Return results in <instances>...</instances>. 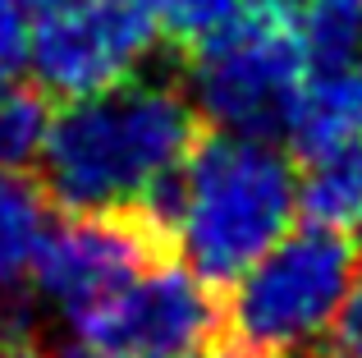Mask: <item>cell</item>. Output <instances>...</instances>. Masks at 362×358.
Listing matches in <instances>:
<instances>
[{
    "instance_id": "cell-1",
    "label": "cell",
    "mask_w": 362,
    "mask_h": 358,
    "mask_svg": "<svg viewBox=\"0 0 362 358\" xmlns=\"http://www.w3.org/2000/svg\"><path fill=\"white\" fill-rule=\"evenodd\" d=\"M133 212L188 271L225 289L293 225L298 171L271 138L211 129Z\"/></svg>"
},
{
    "instance_id": "cell-2",
    "label": "cell",
    "mask_w": 362,
    "mask_h": 358,
    "mask_svg": "<svg viewBox=\"0 0 362 358\" xmlns=\"http://www.w3.org/2000/svg\"><path fill=\"white\" fill-rule=\"evenodd\" d=\"M197 106L165 79H124L55 110L37 184L69 216L133 212L202 138Z\"/></svg>"
},
{
    "instance_id": "cell-3",
    "label": "cell",
    "mask_w": 362,
    "mask_h": 358,
    "mask_svg": "<svg viewBox=\"0 0 362 358\" xmlns=\"http://www.w3.org/2000/svg\"><path fill=\"white\" fill-rule=\"evenodd\" d=\"M358 243L330 225L284 230L225 299V331L234 345L266 358H293L330 331L344 294L358 280Z\"/></svg>"
},
{
    "instance_id": "cell-4",
    "label": "cell",
    "mask_w": 362,
    "mask_h": 358,
    "mask_svg": "<svg viewBox=\"0 0 362 358\" xmlns=\"http://www.w3.org/2000/svg\"><path fill=\"white\" fill-rule=\"evenodd\" d=\"M303 42L280 14H234L221 33L188 51V101L211 129L247 138H289L293 110L308 88Z\"/></svg>"
},
{
    "instance_id": "cell-5",
    "label": "cell",
    "mask_w": 362,
    "mask_h": 358,
    "mask_svg": "<svg viewBox=\"0 0 362 358\" xmlns=\"http://www.w3.org/2000/svg\"><path fill=\"white\" fill-rule=\"evenodd\" d=\"M160 42L151 0H60L33 14L28 69L51 97L74 101L138 79Z\"/></svg>"
},
{
    "instance_id": "cell-6",
    "label": "cell",
    "mask_w": 362,
    "mask_h": 358,
    "mask_svg": "<svg viewBox=\"0 0 362 358\" xmlns=\"http://www.w3.org/2000/svg\"><path fill=\"white\" fill-rule=\"evenodd\" d=\"M165 253L170 243L138 212H64V221H51L46 230L33 267V289L64 317L69 331H78Z\"/></svg>"
},
{
    "instance_id": "cell-7",
    "label": "cell",
    "mask_w": 362,
    "mask_h": 358,
    "mask_svg": "<svg viewBox=\"0 0 362 358\" xmlns=\"http://www.w3.org/2000/svg\"><path fill=\"white\" fill-rule=\"evenodd\" d=\"M221 326L225 313L211 285L175 253H165L74 335L101 345L115 358H193L221 335Z\"/></svg>"
},
{
    "instance_id": "cell-8",
    "label": "cell",
    "mask_w": 362,
    "mask_h": 358,
    "mask_svg": "<svg viewBox=\"0 0 362 358\" xmlns=\"http://www.w3.org/2000/svg\"><path fill=\"white\" fill-rule=\"evenodd\" d=\"M51 230V197L28 171H0V331H23V294Z\"/></svg>"
},
{
    "instance_id": "cell-9",
    "label": "cell",
    "mask_w": 362,
    "mask_h": 358,
    "mask_svg": "<svg viewBox=\"0 0 362 358\" xmlns=\"http://www.w3.org/2000/svg\"><path fill=\"white\" fill-rule=\"evenodd\" d=\"M289 143L298 156L362 143V55L308 74V88L289 125Z\"/></svg>"
},
{
    "instance_id": "cell-10",
    "label": "cell",
    "mask_w": 362,
    "mask_h": 358,
    "mask_svg": "<svg viewBox=\"0 0 362 358\" xmlns=\"http://www.w3.org/2000/svg\"><path fill=\"white\" fill-rule=\"evenodd\" d=\"M298 212L330 230H362V143L303 156Z\"/></svg>"
},
{
    "instance_id": "cell-11",
    "label": "cell",
    "mask_w": 362,
    "mask_h": 358,
    "mask_svg": "<svg viewBox=\"0 0 362 358\" xmlns=\"http://www.w3.org/2000/svg\"><path fill=\"white\" fill-rule=\"evenodd\" d=\"M51 92L42 83H5L0 88V171H33L51 134Z\"/></svg>"
},
{
    "instance_id": "cell-12",
    "label": "cell",
    "mask_w": 362,
    "mask_h": 358,
    "mask_svg": "<svg viewBox=\"0 0 362 358\" xmlns=\"http://www.w3.org/2000/svg\"><path fill=\"white\" fill-rule=\"evenodd\" d=\"M298 42L312 69L349 64L362 55V0H303Z\"/></svg>"
},
{
    "instance_id": "cell-13",
    "label": "cell",
    "mask_w": 362,
    "mask_h": 358,
    "mask_svg": "<svg viewBox=\"0 0 362 358\" xmlns=\"http://www.w3.org/2000/svg\"><path fill=\"white\" fill-rule=\"evenodd\" d=\"M151 9H156L160 37L184 46V51H193L197 42L221 33L239 14V0H151Z\"/></svg>"
},
{
    "instance_id": "cell-14",
    "label": "cell",
    "mask_w": 362,
    "mask_h": 358,
    "mask_svg": "<svg viewBox=\"0 0 362 358\" xmlns=\"http://www.w3.org/2000/svg\"><path fill=\"white\" fill-rule=\"evenodd\" d=\"M28 42H33L28 0H0V88L28 69Z\"/></svg>"
},
{
    "instance_id": "cell-15",
    "label": "cell",
    "mask_w": 362,
    "mask_h": 358,
    "mask_svg": "<svg viewBox=\"0 0 362 358\" xmlns=\"http://www.w3.org/2000/svg\"><path fill=\"white\" fill-rule=\"evenodd\" d=\"M326 340H330V358H362V280H354L339 313L330 317Z\"/></svg>"
},
{
    "instance_id": "cell-16",
    "label": "cell",
    "mask_w": 362,
    "mask_h": 358,
    "mask_svg": "<svg viewBox=\"0 0 362 358\" xmlns=\"http://www.w3.org/2000/svg\"><path fill=\"white\" fill-rule=\"evenodd\" d=\"M193 358H266V354H252V350H243V345H234V340H225V345H206V350H197Z\"/></svg>"
},
{
    "instance_id": "cell-17",
    "label": "cell",
    "mask_w": 362,
    "mask_h": 358,
    "mask_svg": "<svg viewBox=\"0 0 362 358\" xmlns=\"http://www.w3.org/2000/svg\"><path fill=\"white\" fill-rule=\"evenodd\" d=\"M55 358H115V354H106L101 345H92V340H78V335H74V340L64 345V350L55 354Z\"/></svg>"
},
{
    "instance_id": "cell-18",
    "label": "cell",
    "mask_w": 362,
    "mask_h": 358,
    "mask_svg": "<svg viewBox=\"0 0 362 358\" xmlns=\"http://www.w3.org/2000/svg\"><path fill=\"white\" fill-rule=\"evenodd\" d=\"M252 9H266V14H298L303 0H247Z\"/></svg>"
},
{
    "instance_id": "cell-19",
    "label": "cell",
    "mask_w": 362,
    "mask_h": 358,
    "mask_svg": "<svg viewBox=\"0 0 362 358\" xmlns=\"http://www.w3.org/2000/svg\"><path fill=\"white\" fill-rule=\"evenodd\" d=\"M51 5H60V0H28V9H33V14H37V9H51Z\"/></svg>"
},
{
    "instance_id": "cell-20",
    "label": "cell",
    "mask_w": 362,
    "mask_h": 358,
    "mask_svg": "<svg viewBox=\"0 0 362 358\" xmlns=\"http://www.w3.org/2000/svg\"><path fill=\"white\" fill-rule=\"evenodd\" d=\"M293 358H330V354H308V350H303V354H293Z\"/></svg>"
}]
</instances>
